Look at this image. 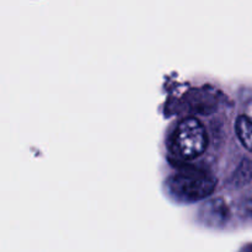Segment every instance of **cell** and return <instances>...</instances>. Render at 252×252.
<instances>
[{"label": "cell", "mask_w": 252, "mask_h": 252, "mask_svg": "<svg viewBox=\"0 0 252 252\" xmlns=\"http://www.w3.org/2000/svg\"><path fill=\"white\" fill-rule=\"evenodd\" d=\"M241 252H252V244H250V245L245 246V248L241 250Z\"/></svg>", "instance_id": "5"}, {"label": "cell", "mask_w": 252, "mask_h": 252, "mask_svg": "<svg viewBox=\"0 0 252 252\" xmlns=\"http://www.w3.org/2000/svg\"><path fill=\"white\" fill-rule=\"evenodd\" d=\"M217 179L204 171L181 172L167 182V189L177 198L186 202L199 201L213 193Z\"/></svg>", "instance_id": "1"}, {"label": "cell", "mask_w": 252, "mask_h": 252, "mask_svg": "<svg viewBox=\"0 0 252 252\" xmlns=\"http://www.w3.org/2000/svg\"><path fill=\"white\" fill-rule=\"evenodd\" d=\"M208 145L206 128L196 118L181 121L175 130L174 150L177 157L192 160L203 154Z\"/></svg>", "instance_id": "2"}, {"label": "cell", "mask_w": 252, "mask_h": 252, "mask_svg": "<svg viewBox=\"0 0 252 252\" xmlns=\"http://www.w3.org/2000/svg\"><path fill=\"white\" fill-rule=\"evenodd\" d=\"M235 130L241 144L252 153V118L248 116H240L236 120Z\"/></svg>", "instance_id": "4"}, {"label": "cell", "mask_w": 252, "mask_h": 252, "mask_svg": "<svg viewBox=\"0 0 252 252\" xmlns=\"http://www.w3.org/2000/svg\"><path fill=\"white\" fill-rule=\"evenodd\" d=\"M252 181V161L250 159H243L233 176L229 180V185L233 189H241Z\"/></svg>", "instance_id": "3"}]
</instances>
